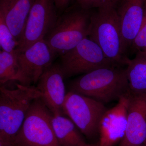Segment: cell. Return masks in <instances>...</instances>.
Returning <instances> with one entry per match:
<instances>
[{
	"label": "cell",
	"mask_w": 146,
	"mask_h": 146,
	"mask_svg": "<svg viewBox=\"0 0 146 146\" xmlns=\"http://www.w3.org/2000/svg\"><path fill=\"white\" fill-rule=\"evenodd\" d=\"M70 91L102 103L119 100L130 92L126 68L115 66L97 69L75 79Z\"/></svg>",
	"instance_id": "6da1fadb"
},
{
	"label": "cell",
	"mask_w": 146,
	"mask_h": 146,
	"mask_svg": "<svg viewBox=\"0 0 146 146\" xmlns=\"http://www.w3.org/2000/svg\"><path fill=\"white\" fill-rule=\"evenodd\" d=\"M42 94L36 87L16 84L14 89L0 87V146H12L33 101Z\"/></svg>",
	"instance_id": "7a4b0ae2"
},
{
	"label": "cell",
	"mask_w": 146,
	"mask_h": 146,
	"mask_svg": "<svg viewBox=\"0 0 146 146\" xmlns=\"http://www.w3.org/2000/svg\"><path fill=\"white\" fill-rule=\"evenodd\" d=\"M116 5L93 9L88 37L98 45L115 65L127 66L129 58L123 49L119 20Z\"/></svg>",
	"instance_id": "3957f363"
},
{
	"label": "cell",
	"mask_w": 146,
	"mask_h": 146,
	"mask_svg": "<svg viewBox=\"0 0 146 146\" xmlns=\"http://www.w3.org/2000/svg\"><path fill=\"white\" fill-rule=\"evenodd\" d=\"M93 9L75 5L58 18L45 40L55 55H62L88 37Z\"/></svg>",
	"instance_id": "277c9868"
},
{
	"label": "cell",
	"mask_w": 146,
	"mask_h": 146,
	"mask_svg": "<svg viewBox=\"0 0 146 146\" xmlns=\"http://www.w3.org/2000/svg\"><path fill=\"white\" fill-rule=\"evenodd\" d=\"M53 115L41 98L34 100L12 146H60L53 128Z\"/></svg>",
	"instance_id": "5b68a950"
},
{
	"label": "cell",
	"mask_w": 146,
	"mask_h": 146,
	"mask_svg": "<svg viewBox=\"0 0 146 146\" xmlns=\"http://www.w3.org/2000/svg\"><path fill=\"white\" fill-rule=\"evenodd\" d=\"M107 110L104 104L71 91L67 93L63 106V113L93 143L99 141L100 121Z\"/></svg>",
	"instance_id": "8992f818"
},
{
	"label": "cell",
	"mask_w": 146,
	"mask_h": 146,
	"mask_svg": "<svg viewBox=\"0 0 146 146\" xmlns=\"http://www.w3.org/2000/svg\"><path fill=\"white\" fill-rule=\"evenodd\" d=\"M60 65L65 78L84 74L99 68L117 66L108 59L100 48L89 37L60 56Z\"/></svg>",
	"instance_id": "52a82bcc"
},
{
	"label": "cell",
	"mask_w": 146,
	"mask_h": 146,
	"mask_svg": "<svg viewBox=\"0 0 146 146\" xmlns=\"http://www.w3.org/2000/svg\"><path fill=\"white\" fill-rule=\"evenodd\" d=\"M57 10L55 0H35L16 52L23 51L45 39L58 19Z\"/></svg>",
	"instance_id": "ba28073f"
},
{
	"label": "cell",
	"mask_w": 146,
	"mask_h": 146,
	"mask_svg": "<svg viewBox=\"0 0 146 146\" xmlns=\"http://www.w3.org/2000/svg\"><path fill=\"white\" fill-rule=\"evenodd\" d=\"M20 72L17 81L25 86L36 83L44 72L52 64L55 55L45 39L35 42L21 52H16Z\"/></svg>",
	"instance_id": "9c48e42d"
},
{
	"label": "cell",
	"mask_w": 146,
	"mask_h": 146,
	"mask_svg": "<svg viewBox=\"0 0 146 146\" xmlns=\"http://www.w3.org/2000/svg\"><path fill=\"white\" fill-rule=\"evenodd\" d=\"M130 93L118 100L117 104L105 113L99 127V146H115L125 134Z\"/></svg>",
	"instance_id": "30bf717a"
},
{
	"label": "cell",
	"mask_w": 146,
	"mask_h": 146,
	"mask_svg": "<svg viewBox=\"0 0 146 146\" xmlns=\"http://www.w3.org/2000/svg\"><path fill=\"white\" fill-rule=\"evenodd\" d=\"M64 78L60 65L52 64L37 82L36 87L42 94L41 99L53 115L63 113V105L67 95Z\"/></svg>",
	"instance_id": "8fae6325"
},
{
	"label": "cell",
	"mask_w": 146,
	"mask_h": 146,
	"mask_svg": "<svg viewBox=\"0 0 146 146\" xmlns=\"http://www.w3.org/2000/svg\"><path fill=\"white\" fill-rule=\"evenodd\" d=\"M146 142V94H130L125 134L118 146H141Z\"/></svg>",
	"instance_id": "7c38bea8"
},
{
	"label": "cell",
	"mask_w": 146,
	"mask_h": 146,
	"mask_svg": "<svg viewBox=\"0 0 146 146\" xmlns=\"http://www.w3.org/2000/svg\"><path fill=\"white\" fill-rule=\"evenodd\" d=\"M146 1V0H119L116 5L123 49L127 55L141 27Z\"/></svg>",
	"instance_id": "4fadbf2b"
},
{
	"label": "cell",
	"mask_w": 146,
	"mask_h": 146,
	"mask_svg": "<svg viewBox=\"0 0 146 146\" xmlns=\"http://www.w3.org/2000/svg\"><path fill=\"white\" fill-rule=\"evenodd\" d=\"M35 0H0V17L5 21L18 43L23 34Z\"/></svg>",
	"instance_id": "5bb4252c"
},
{
	"label": "cell",
	"mask_w": 146,
	"mask_h": 146,
	"mask_svg": "<svg viewBox=\"0 0 146 146\" xmlns=\"http://www.w3.org/2000/svg\"><path fill=\"white\" fill-rule=\"evenodd\" d=\"M52 125L60 146H83L87 144L83 134L76 125L62 114L53 115Z\"/></svg>",
	"instance_id": "9a60e30c"
},
{
	"label": "cell",
	"mask_w": 146,
	"mask_h": 146,
	"mask_svg": "<svg viewBox=\"0 0 146 146\" xmlns=\"http://www.w3.org/2000/svg\"><path fill=\"white\" fill-rule=\"evenodd\" d=\"M126 68L131 94H146V52L136 53Z\"/></svg>",
	"instance_id": "2e32d148"
},
{
	"label": "cell",
	"mask_w": 146,
	"mask_h": 146,
	"mask_svg": "<svg viewBox=\"0 0 146 146\" xmlns=\"http://www.w3.org/2000/svg\"><path fill=\"white\" fill-rule=\"evenodd\" d=\"M20 72L16 52L11 53L5 51L0 52V83L1 85L10 81L17 80Z\"/></svg>",
	"instance_id": "e0dca14e"
},
{
	"label": "cell",
	"mask_w": 146,
	"mask_h": 146,
	"mask_svg": "<svg viewBox=\"0 0 146 146\" xmlns=\"http://www.w3.org/2000/svg\"><path fill=\"white\" fill-rule=\"evenodd\" d=\"M19 43L14 37L7 24L0 17V45L3 50L11 53H16Z\"/></svg>",
	"instance_id": "ac0fdd59"
},
{
	"label": "cell",
	"mask_w": 146,
	"mask_h": 146,
	"mask_svg": "<svg viewBox=\"0 0 146 146\" xmlns=\"http://www.w3.org/2000/svg\"><path fill=\"white\" fill-rule=\"evenodd\" d=\"M130 51L135 54L138 52H146V1L141 27L133 40Z\"/></svg>",
	"instance_id": "d6986e66"
},
{
	"label": "cell",
	"mask_w": 146,
	"mask_h": 146,
	"mask_svg": "<svg viewBox=\"0 0 146 146\" xmlns=\"http://www.w3.org/2000/svg\"><path fill=\"white\" fill-rule=\"evenodd\" d=\"M119 0H76V5L84 9H93L108 5H117Z\"/></svg>",
	"instance_id": "ffe728a7"
},
{
	"label": "cell",
	"mask_w": 146,
	"mask_h": 146,
	"mask_svg": "<svg viewBox=\"0 0 146 146\" xmlns=\"http://www.w3.org/2000/svg\"><path fill=\"white\" fill-rule=\"evenodd\" d=\"M72 0H55L57 10L63 11L67 8Z\"/></svg>",
	"instance_id": "44dd1931"
},
{
	"label": "cell",
	"mask_w": 146,
	"mask_h": 146,
	"mask_svg": "<svg viewBox=\"0 0 146 146\" xmlns=\"http://www.w3.org/2000/svg\"><path fill=\"white\" fill-rule=\"evenodd\" d=\"M83 146H99V142L95 143H91L90 144L87 143L85 145Z\"/></svg>",
	"instance_id": "7402d4cb"
},
{
	"label": "cell",
	"mask_w": 146,
	"mask_h": 146,
	"mask_svg": "<svg viewBox=\"0 0 146 146\" xmlns=\"http://www.w3.org/2000/svg\"><path fill=\"white\" fill-rule=\"evenodd\" d=\"M141 146H146V142L144 144H143L142 145H141Z\"/></svg>",
	"instance_id": "603a6c76"
}]
</instances>
